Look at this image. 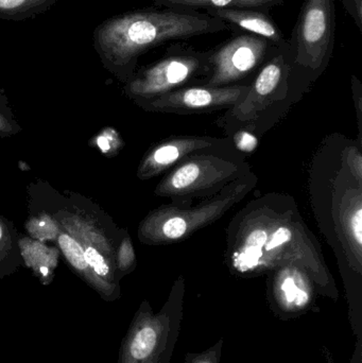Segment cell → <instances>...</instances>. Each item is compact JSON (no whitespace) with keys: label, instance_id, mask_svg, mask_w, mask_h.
<instances>
[{"label":"cell","instance_id":"obj_25","mask_svg":"<svg viewBox=\"0 0 362 363\" xmlns=\"http://www.w3.org/2000/svg\"><path fill=\"white\" fill-rule=\"evenodd\" d=\"M323 353H324L325 362H327V363H337L336 362L335 358H334L333 354L329 351V347H324V349H323Z\"/></svg>","mask_w":362,"mask_h":363},{"label":"cell","instance_id":"obj_17","mask_svg":"<svg viewBox=\"0 0 362 363\" xmlns=\"http://www.w3.org/2000/svg\"><path fill=\"white\" fill-rule=\"evenodd\" d=\"M59 245L70 264L80 271L87 268L85 260V250L81 247L80 243L72 238L69 235L63 234L59 237Z\"/></svg>","mask_w":362,"mask_h":363},{"label":"cell","instance_id":"obj_22","mask_svg":"<svg viewBox=\"0 0 362 363\" xmlns=\"http://www.w3.org/2000/svg\"><path fill=\"white\" fill-rule=\"evenodd\" d=\"M348 14L354 19L355 23L362 32V0H342Z\"/></svg>","mask_w":362,"mask_h":363},{"label":"cell","instance_id":"obj_6","mask_svg":"<svg viewBox=\"0 0 362 363\" xmlns=\"http://www.w3.org/2000/svg\"><path fill=\"white\" fill-rule=\"evenodd\" d=\"M259 179L253 172L230 184L218 194L198 204L163 205L149 213L140 226V239L148 245L180 242L222 218L256 187Z\"/></svg>","mask_w":362,"mask_h":363},{"label":"cell","instance_id":"obj_2","mask_svg":"<svg viewBox=\"0 0 362 363\" xmlns=\"http://www.w3.org/2000/svg\"><path fill=\"white\" fill-rule=\"evenodd\" d=\"M312 172L329 187L327 211L316 215L319 228L339 260L355 337L362 336V184L344 157V140L329 138L315 157Z\"/></svg>","mask_w":362,"mask_h":363},{"label":"cell","instance_id":"obj_3","mask_svg":"<svg viewBox=\"0 0 362 363\" xmlns=\"http://www.w3.org/2000/svg\"><path fill=\"white\" fill-rule=\"evenodd\" d=\"M230 30L219 18L200 11L151 6L116 15L100 23L93 45L103 65L129 81L145 53L170 42Z\"/></svg>","mask_w":362,"mask_h":363},{"label":"cell","instance_id":"obj_23","mask_svg":"<svg viewBox=\"0 0 362 363\" xmlns=\"http://www.w3.org/2000/svg\"><path fill=\"white\" fill-rule=\"evenodd\" d=\"M353 95H354L355 104H356L357 116H358L359 130H361V104H362V89L361 83L356 77H352Z\"/></svg>","mask_w":362,"mask_h":363},{"label":"cell","instance_id":"obj_24","mask_svg":"<svg viewBox=\"0 0 362 363\" xmlns=\"http://www.w3.org/2000/svg\"><path fill=\"white\" fill-rule=\"evenodd\" d=\"M350 363H362V339H356L354 353Z\"/></svg>","mask_w":362,"mask_h":363},{"label":"cell","instance_id":"obj_7","mask_svg":"<svg viewBox=\"0 0 362 363\" xmlns=\"http://www.w3.org/2000/svg\"><path fill=\"white\" fill-rule=\"evenodd\" d=\"M185 279L180 277L161 311L144 301L121 343L118 363H170L184 317Z\"/></svg>","mask_w":362,"mask_h":363},{"label":"cell","instance_id":"obj_27","mask_svg":"<svg viewBox=\"0 0 362 363\" xmlns=\"http://www.w3.org/2000/svg\"><path fill=\"white\" fill-rule=\"evenodd\" d=\"M40 273H42L44 277H46V275H48V269H47L46 267H42V268H40Z\"/></svg>","mask_w":362,"mask_h":363},{"label":"cell","instance_id":"obj_13","mask_svg":"<svg viewBox=\"0 0 362 363\" xmlns=\"http://www.w3.org/2000/svg\"><path fill=\"white\" fill-rule=\"evenodd\" d=\"M230 142L229 138L212 136L180 135L166 138L149 150L140 165V176L142 179L154 178L176 167L181 162L199 151Z\"/></svg>","mask_w":362,"mask_h":363},{"label":"cell","instance_id":"obj_5","mask_svg":"<svg viewBox=\"0 0 362 363\" xmlns=\"http://www.w3.org/2000/svg\"><path fill=\"white\" fill-rule=\"evenodd\" d=\"M252 172L244 155L233 143L199 151L181 162L165 174L155 188L161 198L186 206L218 194L234 182Z\"/></svg>","mask_w":362,"mask_h":363},{"label":"cell","instance_id":"obj_14","mask_svg":"<svg viewBox=\"0 0 362 363\" xmlns=\"http://www.w3.org/2000/svg\"><path fill=\"white\" fill-rule=\"evenodd\" d=\"M206 14L225 21L229 28L261 36L281 50H289V42L268 11L255 9H208Z\"/></svg>","mask_w":362,"mask_h":363},{"label":"cell","instance_id":"obj_10","mask_svg":"<svg viewBox=\"0 0 362 363\" xmlns=\"http://www.w3.org/2000/svg\"><path fill=\"white\" fill-rule=\"evenodd\" d=\"M276 49L261 36L236 30L231 38L210 49V74L202 85H250Z\"/></svg>","mask_w":362,"mask_h":363},{"label":"cell","instance_id":"obj_9","mask_svg":"<svg viewBox=\"0 0 362 363\" xmlns=\"http://www.w3.org/2000/svg\"><path fill=\"white\" fill-rule=\"evenodd\" d=\"M210 49L199 50L182 40L174 43L161 59L135 72L125 91L136 100H147L202 85L210 74Z\"/></svg>","mask_w":362,"mask_h":363},{"label":"cell","instance_id":"obj_20","mask_svg":"<svg viewBox=\"0 0 362 363\" xmlns=\"http://www.w3.org/2000/svg\"><path fill=\"white\" fill-rule=\"evenodd\" d=\"M85 260H86L87 266L91 267L94 272L99 275L100 277L106 279V277H110V266L97 250L94 249V247H87L85 250Z\"/></svg>","mask_w":362,"mask_h":363},{"label":"cell","instance_id":"obj_11","mask_svg":"<svg viewBox=\"0 0 362 363\" xmlns=\"http://www.w3.org/2000/svg\"><path fill=\"white\" fill-rule=\"evenodd\" d=\"M250 85L212 87L193 85L182 87L152 99L137 100L145 110L163 114H210L237 106L248 94Z\"/></svg>","mask_w":362,"mask_h":363},{"label":"cell","instance_id":"obj_4","mask_svg":"<svg viewBox=\"0 0 362 363\" xmlns=\"http://www.w3.org/2000/svg\"><path fill=\"white\" fill-rule=\"evenodd\" d=\"M335 0H304L289 38L288 99L295 104L329 67L336 42Z\"/></svg>","mask_w":362,"mask_h":363},{"label":"cell","instance_id":"obj_26","mask_svg":"<svg viewBox=\"0 0 362 363\" xmlns=\"http://www.w3.org/2000/svg\"><path fill=\"white\" fill-rule=\"evenodd\" d=\"M98 144H99L100 148L102 149V150L106 151L108 149V142H106V138H100L99 140H98Z\"/></svg>","mask_w":362,"mask_h":363},{"label":"cell","instance_id":"obj_8","mask_svg":"<svg viewBox=\"0 0 362 363\" xmlns=\"http://www.w3.org/2000/svg\"><path fill=\"white\" fill-rule=\"evenodd\" d=\"M286 53L276 49L251 82L246 97L217 121L227 135L240 128L261 135L293 106L288 99Z\"/></svg>","mask_w":362,"mask_h":363},{"label":"cell","instance_id":"obj_19","mask_svg":"<svg viewBox=\"0 0 362 363\" xmlns=\"http://www.w3.org/2000/svg\"><path fill=\"white\" fill-rule=\"evenodd\" d=\"M223 339H220L212 347L202 353L186 354L184 363H220Z\"/></svg>","mask_w":362,"mask_h":363},{"label":"cell","instance_id":"obj_1","mask_svg":"<svg viewBox=\"0 0 362 363\" xmlns=\"http://www.w3.org/2000/svg\"><path fill=\"white\" fill-rule=\"evenodd\" d=\"M225 262L232 274L240 277L299 266L312 275L319 296L339 298L320 243L308 230L295 199L287 194H265L236 213L227 230Z\"/></svg>","mask_w":362,"mask_h":363},{"label":"cell","instance_id":"obj_16","mask_svg":"<svg viewBox=\"0 0 362 363\" xmlns=\"http://www.w3.org/2000/svg\"><path fill=\"white\" fill-rule=\"evenodd\" d=\"M57 0H0V19L25 21L46 12Z\"/></svg>","mask_w":362,"mask_h":363},{"label":"cell","instance_id":"obj_12","mask_svg":"<svg viewBox=\"0 0 362 363\" xmlns=\"http://www.w3.org/2000/svg\"><path fill=\"white\" fill-rule=\"evenodd\" d=\"M318 296L312 275L301 267L289 264L268 273V302L272 313L281 320L305 315L316 305Z\"/></svg>","mask_w":362,"mask_h":363},{"label":"cell","instance_id":"obj_18","mask_svg":"<svg viewBox=\"0 0 362 363\" xmlns=\"http://www.w3.org/2000/svg\"><path fill=\"white\" fill-rule=\"evenodd\" d=\"M227 138L233 143L234 147L242 155H252L259 148V136L246 128H240L232 132Z\"/></svg>","mask_w":362,"mask_h":363},{"label":"cell","instance_id":"obj_15","mask_svg":"<svg viewBox=\"0 0 362 363\" xmlns=\"http://www.w3.org/2000/svg\"><path fill=\"white\" fill-rule=\"evenodd\" d=\"M286 0H153L155 6L182 9V10H208V9H255L268 11L281 6Z\"/></svg>","mask_w":362,"mask_h":363},{"label":"cell","instance_id":"obj_21","mask_svg":"<svg viewBox=\"0 0 362 363\" xmlns=\"http://www.w3.org/2000/svg\"><path fill=\"white\" fill-rule=\"evenodd\" d=\"M135 264V254L130 238L125 239L121 245L118 256L119 270L130 272Z\"/></svg>","mask_w":362,"mask_h":363},{"label":"cell","instance_id":"obj_28","mask_svg":"<svg viewBox=\"0 0 362 363\" xmlns=\"http://www.w3.org/2000/svg\"><path fill=\"white\" fill-rule=\"evenodd\" d=\"M2 237V228L1 226H0V239H1Z\"/></svg>","mask_w":362,"mask_h":363}]
</instances>
